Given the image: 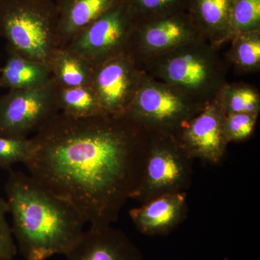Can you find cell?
I'll list each match as a JSON object with an SVG mask.
<instances>
[{"mask_svg":"<svg viewBox=\"0 0 260 260\" xmlns=\"http://www.w3.org/2000/svg\"><path fill=\"white\" fill-rule=\"evenodd\" d=\"M119 0H55L58 42L67 45L76 34L102 16Z\"/></svg>","mask_w":260,"mask_h":260,"instance_id":"cell-15","label":"cell"},{"mask_svg":"<svg viewBox=\"0 0 260 260\" xmlns=\"http://www.w3.org/2000/svg\"><path fill=\"white\" fill-rule=\"evenodd\" d=\"M8 213V203L0 197V260H13L18 251L12 227L7 218Z\"/></svg>","mask_w":260,"mask_h":260,"instance_id":"cell-25","label":"cell"},{"mask_svg":"<svg viewBox=\"0 0 260 260\" xmlns=\"http://www.w3.org/2000/svg\"><path fill=\"white\" fill-rule=\"evenodd\" d=\"M59 112L74 118H86L104 114L96 94L91 86L65 88L58 85Z\"/></svg>","mask_w":260,"mask_h":260,"instance_id":"cell-18","label":"cell"},{"mask_svg":"<svg viewBox=\"0 0 260 260\" xmlns=\"http://www.w3.org/2000/svg\"><path fill=\"white\" fill-rule=\"evenodd\" d=\"M0 37L8 50L49 66L59 47L55 0H0Z\"/></svg>","mask_w":260,"mask_h":260,"instance_id":"cell-4","label":"cell"},{"mask_svg":"<svg viewBox=\"0 0 260 260\" xmlns=\"http://www.w3.org/2000/svg\"><path fill=\"white\" fill-rule=\"evenodd\" d=\"M54 78L43 86L9 90L0 97V136L28 138L59 112Z\"/></svg>","mask_w":260,"mask_h":260,"instance_id":"cell-7","label":"cell"},{"mask_svg":"<svg viewBox=\"0 0 260 260\" xmlns=\"http://www.w3.org/2000/svg\"><path fill=\"white\" fill-rule=\"evenodd\" d=\"M31 138L0 136V168L9 169L17 162L25 164L31 155Z\"/></svg>","mask_w":260,"mask_h":260,"instance_id":"cell-23","label":"cell"},{"mask_svg":"<svg viewBox=\"0 0 260 260\" xmlns=\"http://www.w3.org/2000/svg\"><path fill=\"white\" fill-rule=\"evenodd\" d=\"M200 38L188 13L180 12L135 23L128 51L140 64L145 59Z\"/></svg>","mask_w":260,"mask_h":260,"instance_id":"cell-10","label":"cell"},{"mask_svg":"<svg viewBox=\"0 0 260 260\" xmlns=\"http://www.w3.org/2000/svg\"><path fill=\"white\" fill-rule=\"evenodd\" d=\"M235 0H189L186 13L202 38L218 48L231 40L230 17Z\"/></svg>","mask_w":260,"mask_h":260,"instance_id":"cell-14","label":"cell"},{"mask_svg":"<svg viewBox=\"0 0 260 260\" xmlns=\"http://www.w3.org/2000/svg\"><path fill=\"white\" fill-rule=\"evenodd\" d=\"M49 68L59 86H91L93 67L78 52L66 46L56 49L49 61Z\"/></svg>","mask_w":260,"mask_h":260,"instance_id":"cell-17","label":"cell"},{"mask_svg":"<svg viewBox=\"0 0 260 260\" xmlns=\"http://www.w3.org/2000/svg\"><path fill=\"white\" fill-rule=\"evenodd\" d=\"M67 260H144L125 233L107 226H90L65 254Z\"/></svg>","mask_w":260,"mask_h":260,"instance_id":"cell-12","label":"cell"},{"mask_svg":"<svg viewBox=\"0 0 260 260\" xmlns=\"http://www.w3.org/2000/svg\"><path fill=\"white\" fill-rule=\"evenodd\" d=\"M225 116L218 102L213 101L174 136L191 158L216 165L223 158L229 145L224 133Z\"/></svg>","mask_w":260,"mask_h":260,"instance_id":"cell-11","label":"cell"},{"mask_svg":"<svg viewBox=\"0 0 260 260\" xmlns=\"http://www.w3.org/2000/svg\"><path fill=\"white\" fill-rule=\"evenodd\" d=\"M135 26V18L129 8L119 0L65 46L94 67L128 51Z\"/></svg>","mask_w":260,"mask_h":260,"instance_id":"cell-8","label":"cell"},{"mask_svg":"<svg viewBox=\"0 0 260 260\" xmlns=\"http://www.w3.org/2000/svg\"><path fill=\"white\" fill-rule=\"evenodd\" d=\"M259 114L237 113L228 114L224 121V133L228 143L249 139L255 128Z\"/></svg>","mask_w":260,"mask_h":260,"instance_id":"cell-24","label":"cell"},{"mask_svg":"<svg viewBox=\"0 0 260 260\" xmlns=\"http://www.w3.org/2000/svg\"><path fill=\"white\" fill-rule=\"evenodd\" d=\"M203 108L145 73L126 115L149 132L175 135Z\"/></svg>","mask_w":260,"mask_h":260,"instance_id":"cell-6","label":"cell"},{"mask_svg":"<svg viewBox=\"0 0 260 260\" xmlns=\"http://www.w3.org/2000/svg\"><path fill=\"white\" fill-rule=\"evenodd\" d=\"M148 132L149 150L144 174L133 198L142 204L162 194L186 192L193 174L194 159L174 135Z\"/></svg>","mask_w":260,"mask_h":260,"instance_id":"cell-5","label":"cell"},{"mask_svg":"<svg viewBox=\"0 0 260 260\" xmlns=\"http://www.w3.org/2000/svg\"><path fill=\"white\" fill-rule=\"evenodd\" d=\"M215 100L226 115L237 113L259 114V92L251 85L227 83L219 92Z\"/></svg>","mask_w":260,"mask_h":260,"instance_id":"cell-20","label":"cell"},{"mask_svg":"<svg viewBox=\"0 0 260 260\" xmlns=\"http://www.w3.org/2000/svg\"><path fill=\"white\" fill-rule=\"evenodd\" d=\"M139 65L149 76L201 107L215 101L228 83L226 65L218 48L203 38L145 59Z\"/></svg>","mask_w":260,"mask_h":260,"instance_id":"cell-3","label":"cell"},{"mask_svg":"<svg viewBox=\"0 0 260 260\" xmlns=\"http://www.w3.org/2000/svg\"><path fill=\"white\" fill-rule=\"evenodd\" d=\"M144 74L129 51L94 66L91 87L104 114H126Z\"/></svg>","mask_w":260,"mask_h":260,"instance_id":"cell-9","label":"cell"},{"mask_svg":"<svg viewBox=\"0 0 260 260\" xmlns=\"http://www.w3.org/2000/svg\"><path fill=\"white\" fill-rule=\"evenodd\" d=\"M257 30H260V0H235L231 12V39Z\"/></svg>","mask_w":260,"mask_h":260,"instance_id":"cell-22","label":"cell"},{"mask_svg":"<svg viewBox=\"0 0 260 260\" xmlns=\"http://www.w3.org/2000/svg\"><path fill=\"white\" fill-rule=\"evenodd\" d=\"M135 23L186 11L189 0H123Z\"/></svg>","mask_w":260,"mask_h":260,"instance_id":"cell-21","label":"cell"},{"mask_svg":"<svg viewBox=\"0 0 260 260\" xmlns=\"http://www.w3.org/2000/svg\"><path fill=\"white\" fill-rule=\"evenodd\" d=\"M29 175L90 226L112 225L143 174L149 134L126 114L74 118L59 112L31 138Z\"/></svg>","mask_w":260,"mask_h":260,"instance_id":"cell-1","label":"cell"},{"mask_svg":"<svg viewBox=\"0 0 260 260\" xmlns=\"http://www.w3.org/2000/svg\"><path fill=\"white\" fill-rule=\"evenodd\" d=\"M229 60L239 73H256L260 69V30L237 34L231 39Z\"/></svg>","mask_w":260,"mask_h":260,"instance_id":"cell-19","label":"cell"},{"mask_svg":"<svg viewBox=\"0 0 260 260\" xmlns=\"http://www.w3.org/2000/svg\"><path fill=\"white\" fill-rule=\"evenodd\" d=\"M187 211L186 193H171L129 210V217L141 234L166 236L184 221Z\"/></svg>","mask_w":260,"mask_h":260,"instance_id":"cell-13","label":"cell"},{"mask_svg":"<svg viewBox=\"0 0 260 260\" xmlns=\"http://www.w3.org/2000/svg\"><path fill=\"white\" fill-rule=\"evenodd\" d=\"M8 59L0 68V87L9 90L39 88L49 83L52 75L49 66L29 60L8 50Z\"/></svg>","mask_w":260,"mask_h":260,"instance_id":"cell-16","label":"cell"},{"mask_svg":"<svg viewBox=\"0 0 260 260\" xmlns=\"http://www.w3.org/2000/svg\"><path fill=\"white\" fill-rule=\"evenodd\" d=\"M5 191L12 230L24 260L65 255L85 231L86 222L80 213L29 174L11 172Z\"/></svg>","mask_w":260,"mask_h":260,"instance_id":"cell-2","label":"cell"}]
</instances>
